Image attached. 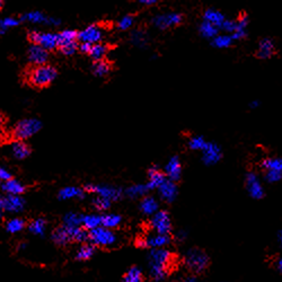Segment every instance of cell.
Listing matches in <instances>:
<instances>
[{
  "label": "cell",
  "mask_w": 282,
  "mask_h": 282,
  "mask_svg": "<svg viewBox=\"0 0 282 282\" xmlns=\"http://www.w3.org/2000/svg\"><path fill=\"white\" fill-rule=\"evenodd\" d=\"M276 54V47L270 39H263L259 44V50L255 56L260 59H267Z\"/></svg>",
  "instance_id": "20"
},
{
  "label": "cell",
  "mask_w": 282,
  "mask_h": 282,
  "mask_svg": "<svg viewBox=\"0 0 282 282\" xmlns=\"http://www.w3.org/2000/svg\"><path fill=\"white\" fill-rule=\"evenodd\" d=\"M84 215L76 212H68L63 217V225L67 227H81L83 226Z\"/></svg>",
  "instance_id": "28"
},
{
  "label": "cell",
  "mask_w": 282,
  "mask_h": 282,
  "mask_svg": "<svg viewBox=\"0 0 282 282\" xmlns=\"http://www.w3.org/2000/svg\"><path fill=\"white\" fill-rule=\"evenodd\" d=\"M132 43L137 46H145L147 44V35L142 30H134L131 36Z\"/></svg>",
  "instance_id": "42"
},
{
  "label": "cell",
  "mask_w": 282,
  "mask_h": 282,
  "mask_svg": "<svg viewBox=\"0 0 282 282\" xmlns=\"http://www.w3.org/2000/svg\"><path fill=\"white\" fill-rule=\"evenodd\" d=\"M84 190L86 192L95 193V194H97V196L107 199L110 201H119L122 198V190L119 188H114V186L87 184L85 185Z\"/></svg>",
  "instance_id": "7"
},
{
  "label": "cell",
  "mask_w": 282,
  "mask_h": 282,
  "mask_svg": "<svg viewBox=\"0 0 282 282\" xmlns=\"http://www.w3.org/2000/svg\"><path fill=\"white\" fill-rule=\"evenodd\" d=\"M19 24V20L14 18V17H7L5 19H1L0 22V30L1 33H5V30L8 29H12V27H15Z\"/></svg>",
  "instance_id": "43"
},
{
  "label": "cell",
  "mask_w": 282,
  "mask_h": 282,
  "mask_svg": "<svg viewBox=\"0 0 282 282\" xmlns=\"http://www.w3.org/2000/svg\"><path fill=\"white\" fill-rule=\"evenodd\" d=\"M46 229V223L44 219H36L34 220L32 223H30L29 226V230L34 235L37 236H43L44 233H45Z\"/></svg>",
  "instance_id": "36"
},
{
  "label": "cell",
  "mask_w": 282,
  "mask_h": 282,
  "mask_svg": "<svg viewBox=\"0 0 282 282\" xmlns=\"http://www.w3.org/2000/svg\"><path fill=\"white\" fill-rule=\"evenodd\" d=\"M203 18H205V20H207V22L216 25L217 27H222L223 22L226 20L222 13L212 8H209L206 10L205 14H203Z\"/></svg>",
  "instance_id": "24"
},
{
  "label": "cell",
  "mask_w": 282,
  "mask_h": 282,
  "mask_svg": "<svg viewBox=\"0 0 282 282\" xmlns=\"http://www.w3.org/2000/svg\"><path fill=\"white\" fill-rule=\"evenodd\" d=\"M117 240L115 234L112 230L101 226L89 232V242L96 246H111Z\"/></svg>",
  "instance_id": "6"
},
{
  "label": "cell",
  "mask_w": 282,
  "mask_h": 282,
  "mask_svg": "<svg viewBox=\"0 0 282 282\" xmlns=\"http://www.w3.org/2000/svg\"><path fill=\"white\" fill-rule=\"evenodd\" d=\"M95 253V247L93 244H85L79 249V251L77 252L76 259L79 261H86L89 260L91 256L94 255Z\"/></svg>",
  "instance_id": "35"
},
{
  "label": "cell",
  "mask_w": 282,
  "mask_h": 282,
  "mask_svg": "<svg viewBox=\"0 0 282 282\" xmlns=\"http://www.w3.org/2000/svg\"><path fill=\"white\" fill-rule=\"evenodd\" d=\"M41 129H42V122L37 119L30 118V119H23L14 128V137L17 140H26L34 134H36Z\"/></svg>",
  "instance_id": "3"
},
{
  "label": "cell",
  "mask_w": 282,
  "mask_h": 282,
  "mask_svg": "<svg viewBox=\"0 0 282 282\" xmlns=\"http://www.w3.org/2000/svg\"><path fill=\"white\" fill-rule=\"evenodd\" d=\"M0 178L3 182H8L10 179H13V175L9 171H7L6 168H0Z\"/></svg>",
  "instance_id": "48"
},
{
  "label": "cell",
  "mask_w": 282,
  "mask_h": 282,
  "mask_svg": "<svg viewBox=\"0 0 282 282\" xmlns=\"http://www.w3.org/2000/svg\"><path fill=\"white\" fill-rule=\"evenodd\" d=\"M91 44H89V43H80L79 44V47H78V49H79V51L81 53H88L89 54V52H90V50H91Z\"/></svg>",
  "instance_id": "49"
},
{
  "label": "cell",
  "mask_w": 282,
  "mask_h": 282,
  "mask_svg": "<svg viewBox=\"0 0 282 282\" xmlns=\"http://www.w3.org/2000/svg\"><path fill=\"white\" fill-rule=\"evenodd\" d=\"M110 70L111 66L104 60L96 61V62H94L93 66H91V71H93V74L97 77L106 76V74L110 73Z\"/></svg>",
  "instance_id": "34"
},
{
  "label": "cell",
  "mask_w": 282,
  "mask_h": 282,
  "mask_svg": "<svg viewBox=\"0 0 282 282\" xmlns=\"http://www.w3.org/2000/svg\"><path fill=\"white\" fill-rule=\"evenodd\" d=\"M121 223V216L117 213H107V215L102 216V226L107 229L117 228Z\"/></svg>",
  "instance_id": "29"
},
{
  "label": "cell",
  "mask_w": 282,
  "mask_h": 282,
  "mask_svg": "<svg viewBox=\"0 0 282 282\" xmlns=\"http://www.w3.org/2000/svg\"><path fill=\"white\" fill-rule=\"evenodd\" d=\"M185 263L192 272L201 273L208 267L209 257L202 250L192 249L186 253Z\"/></svg>",
  "instance_id": "4"
},
{
  "label": "cell",
  "mask_w": 282,
  "mask_h": 282,
  "mask_svg": "<svg viewBox=\"0 0 282 282\" xmlns=\"http://www.w3.org/2000/svg\"><path fill=\"white\" fill-rule=\"evenodd\" d=\"M150 223L152 228L156 230V233L162 234V235H168L172 230L171 218H169L168 212L165 211V210L156 212L151 217Z\"/></svg>",
  "instance_id": "8"
},
{
  "label": "cell",
  "mask_w": 282,
  "mask_h": 282,
  "mask_svg": "<svg viewBox=\"0 0 282 282\" xmlns=\"http://www.w3.org/2000/svg\"><path fill=\"white\" fill-rule=\"evenodd\" d=\"M10 152L16 159H25L30 154V149L26 142L22 140H16L10 145Z\"/></svg>",
  "instance_id": "18"
},
{
  "label": "cell",
  "mask_w": 282,
  "mask_h": 282,
  "mask_svg": "<svg viewBox=\"0 0 282 282\" xmlns=\"http://www.w3.org/2000/svg\"><path fill=\"white\" fill-rule=\"evenodd\" d=\"M78 34L79 33H77L76 30H64L61 33L58 34V36H59V47L77 43Z\"/></svg>",
  "instance_id": "26"
},
{
  "label": "cell",
  "mask_w": 282,
  "mask_h": 282,
  "mask_svg": "<svg viewBox=\"0 0 282 282\" xmlns=\"http://www.w3.org/2000/svg\"><path fill=\"white\" fill-rule=\"evenodd\" d=\"M223 157L222 148L215 142H207L202 150V161L206 165H215Z\"/></svg>",
  "instance_id": "11"
},
{
  "label": "cell",
  "mask_w": 282,
  "mask_h": 282,
  "mask_svg": "<svg viewBox=\"0 0 282 282\" xmlns=\"http://www.w3.org/2000/svg\"><path fill=\"white\" fill-rule=\"evenodd\" d=\"M156 2H157V1H156V0H140L141 5H146V6L155 5Z\"/></svg>",
  "instance_id": "51"
},
{
  "label": "cell",
  "mask_w": 282,
  "mask_h": 282,
  "mask_svg": "<svg viewBox=\"0 0 282 282\" xmlns=\"http://www.w3.org/2000/svg\"><path fill=\"white\" fill-rule=\"evenodd\" d=\"M262 167L267 171H276L282 173V159L267 158L262 162Z\"/></svg>",
  "instance_id": "37"
},
{
  "label": "cell",
  "mask_w": 282,
  "mask_h": 282,
  "mask_svg": "<svg viewBox=\"0 0 282 282\" xmlns=\"http://www.w3.org/2000/svg\"><path fill=\"white\" fill-rule=\"evenodd\" d=\"M57 69L50 64H43V66L34 67L27 74L29 83L34 87L44 88L53 83L57 78Z\"/></svg>",
  "instance_id": "2"
},
{
  "label": "cell",
  "mask_w": 282,
  "mask_h": 282,
  "mask_svg": "<svg viewBox=\"0 0 282 282\" xmlns=\"http://www.w3.org/2000/svg\"><path fill=\"white\" fill-rule=\"evenodd\" d=\"M165 172L167 174V178L169 181L178 182L181 178L182 174V164L179 162L178 156H174L169 159L167 164L165 166Z\"/></svg>",
  "instance_id": "14"
},
{
  "label": "cell",
  "mask_w": 282,
  "mask_h": 282,
  "mask_svg": "<svg viewBox=\"0 0 282 282\" xmlns=\"http://www.w3.org/2000/svg\"><path fill=\"white\" fill-rule=\"evenodd\" d=\"M102 226V216L98 215H87L84 216L83 227L85 229L90 230L96 229Z\"/></svg>",
  "instance_id": "31"
},
{
  "label": "cell",
  "mask_w": 282,
  "mask_h": 282,
  "mask_svg": "<svg viewBox=\"0 0 282 282\" xmlns=\"http://www.w3.org/2000/svg\"><path fill=\"white\" fill-rule=\"evenodd\" d=\"M84 196H85L84 190L76 188V186H67V188L60 190L59 192V199L61 200H70L74 198L83 199Z\"/></svg>",
  "instance_id": "23"
},
{
  "label": "cell",
  "mask_w": 282,
  "mask_h": 282,
  "mask_svg": "<svg viewBox=\"0 0 282 282\" xmlns=\"http://www.w3.org/2000/svg\"><path fill=\"white\" fill-rule=\"evenodd\" d=\"M218 29L219 27L203 19V22L200 24L199 32L203 37H207V39H215L217 34H218Z\"/></svg>",
  "instance_id": "27"
},
{
  "label": "cell",
  "mask_w": 282,
  "mask_h": 282,
  "mask_svg": "<svg viewBox=\"0 0 282 282\" xmlns=\"http://www.w3.org/2000/svg\"><path fill=\"white\" fill-rule=\"evenodd\" d=\"M2 190L7 193V194L19 195L25 192V186L23 185V183H20L19 181H17V179L13 178L8 182L2 183Z\"/></svg>",
  "instance_id": "22"
},
{
  "label": "cell",
  "mask_w": 282,
  "mask_h": 282,
  "mask_svg": "<svg viewBox=\"0 0 282 282\" xmlns=\"http://www.w3.org/2000/svg\"><path fill=\"white\" fill-rule=\"evenodd\" d=\"M93 203H94V207L97 210H100V211H105V210H107L108 208H110L112 201H110V200H107V199L101 198V196H97V198L94 199Z\"/></svg>",
  "instance_id": "44"
},
{
  "label": "cell",
  "mask_w": 282,
  "mask_h": 282,
  "mask_svg": "<svg viewBox=\"0 0 282 282\" xmlns=\"http://www.w3.org/2000/svg\"><path fill=\"white\" fill-rule=\"evenodd\" d=\"M183 17L181 14L178 13H168V14H162V15H157L152 18V24L156 27L161 30H167L171 29L173 26L178 25L182 23Z\"/></svg>",
  "instance_id": "10"
},
{
  "label": "cell",
  "mask_w": 282,
  "mask_h": 282,
  "mask_svg": "<svg viewBox=\"0 0 282 282\" xmlns=\"http://www.w3.org/2000/svg\"><path fill=\"white\" fill-rule=\"evenodd\" d=\"M142 281V272L137 267H131L127 273L124 274L123 282H141Z\"/></svg>",
  "instance_id": "39"
},
{
  "label": "cell",
  "mask_w": 282,
  "mask_h": 282,
  "mask_svg": "<svg viewBox=\"0 0 282 282\" xmlns=\"http://www.w3.org/2000/svg\"><path fill=\"white\" fill-rule=\"evenodd\" d=\"M171 243V237L169 235H162V234L156 233L155 235H150L146 237V244L147 247H150L151 250L162 249Z\"/></svg>",
  "instance_id": "19"
},
{
  "label": "cell",
  "mask_w": 282,
  "mask_h": 282,
  "mask_svg": "<svg viewBox=\"0 0 282 282\" xmlns=\"http://www.w3.org/2000/svg\"><path fill=\"white\" fill-rule=\"evenodd\" d=\"M183 282H198V281H196L195 278L191 277V278H188V279H185Z\"/></svg>",
  "instance_id": "52"
},
{
  "label": "cell",
  "mask_w": 282,
  "mask_h": 282,
  "mask_svg": "<svg viewBox=\"0 0 282 282\" xmlns=\"http://www.w3.org/2000/svg\"><path fill=\"white\" fill-rule=\"evenodd\" d=\"M24 227H25V222L20 218L10 219L9 222L6 223V230L10 234L19 233L20 230L24 229Z\"/></svg>",
  "instance_id": "38"
},
{
  "label": "cell",
  "mask_w": 282,
  "mask_h": 282,
  "mask_svg": "<svg viewBox=\"0 0 282 282\" xmlns=\"http://www.w3.org/2000/svg\"><path fill=\"white\" fill-rule=\"evenodd\" d=\"M246 188L250 195L254 199H261L264 196L262 186H261L257 176L254 173H249L246 175Z\"/></svg>",
  "instance_id": "15"
},
{
  "label": "cell",
  "mask_w": 282,
  "mask_h": 282,
  "mask_svg": "<svg viewBox=\"0 0 282 282\" xmlns=\"http://www.w3.org/2000/svg\"><path fill=\"white\" fill-rule=\"evenodd\" d=\"M102 30L97 25H89L78 34V40L81 43H89L91 45L97 44L102 40Z\"/></svg>",
  "instance_id": "12"
},
{
  "label": "cell",
  "mask_w": 282,
  "mask_h": 282,
  "mask_svg": "<svg viewBox=\"0 0 282 282\" xmlns=\"http://www.w3.org/2000/svg\"><path fill=\"white\" fill-rule=\"evenodd\" d=\"M29 39L35 45L42 46L46 51H52L59 47V36L54 33H40L37 30H30Z\"/></svg>",
  "instance_id": "5"
},
{
  "label": "cell",
  "mask_w": 282,
  "mask_h": 282,
  "mask_svg": "<svg viewBox=\"0 0 282 282\" xmlns=\"http://www.w3.org/2000/svg\"><path fill=\"white\" fill-rule=\"evenodd\" d=\"M0 208L2 211L9 213H18L25 208V200L19 195L7 194L0 199Z\"/></svg>",
  "instance_id": "9"
},
{
  "label": "cell",
  "mask_w": 282,
  "mask_h": 282,
  "mask_svg": "<svg viewBox=\"0 0 282 282\" xmlns=\"http://www.w3.org/2000/svg\"><path fill=\"white\" fill-rule=\"evenodd\" d=\"M278 269H279L282 272V257L279 261H278Z\"/></svg>",
  "instance_id": "53"
},
{
  "label": "cell",
  "mask_w": 282,
  "mask_h": 282,
  "mask_svg": "<svg viewBox=\"0 0 282 282\" xmlns=\"http://www.w3.org/2000/svg\"><path fill=\"white\" fill-rule=\"evenodd\" d=\"M106 53H107V46L104 45V44L97 43V44H94V45L91 46L89 56H90L91 59H93L95 62H96V61L103 60L104 57L106 56Z\"/></svg>",
  "instance_id": "33"
},
{
  "label": "cell",
  "mask_w": 282,
  "mask_h": 282,
  "mask_svg": "<svg viewBox=\"0 0 282 282\" xmlns=\"http://www.w3.org/2000/svg\"><path fill=\"white\" fill-rule=\"evenodd\" d=\"M47 18H49V17H46L43 13L36 12V10L26 13L25 15L22 16V20H25V22L33 23V24H41V23L46 24Z\"/></svg>",
  "instance_id": "32"
},
{
  "label": "cell",
  "mask_w": 282,
  "mask_h": 282,
  "mask_svg": "<svg viewBox=\"0 0 282 282\" xmlns=\"http://www.w3.org/2000/svg\"><path fill=\"white\" fill-rule=\"evenodd\" d=\"M47 25H53V26H58L60 25V19L54 18V17H49L47 18Z\"/></svg>",
  "instance_id": "50"
},
{
  "label": "cell",
  "mask_w": 282,
  "mask_h": 282,
  "mask_svg": "<svg viewBox=\"0 0 282 282\" xmlns=\"http://www.w3.org/2000/svg\"><path fill=\"white\" fill-rule=\"evenodd\" d=\"M132 25H134V17L130 16V15L122 17V18L120 19V22H119V24H118L119 29L122 30H129Z\"/></svg>",
  "instance_id": "45"
},
{
  "label": "cell",
  "mask_w": 282,
  "mask_h": 282,
  "mask_svg": "<svg viewBox=\"0 0 282 282\" xmlns=\"http://www.w3.org/2000/svg\"><path fill=\"white\" fill-rule=\"evenodd\" d=\"M140 210L144 215L154 216L158 212V202L152 196H145L140 201Z\"/></svg>",
  "instance_id": "21"
},
{
  "label": "cell",
  "mask_w": 282,
  "mask_h": 282,
  "mask_svg": "<svg viewBox=\"0 0 282 282\" xmlns=\"http://www.w3.org/2000/svg\"><path fill=\"white\" fill-rule=\"evenodd\" d=\"M280 242H281V244H282V232L280 233Z\"/></svg>",
  "instance_id": "55"
},
{
  "label": "cell",
  "mask_w": 282,
  "mask_h": 282,
  "mask_svg": "<svg viewBox=\"0 0 282 282\" xmlns=\"http://www.w3.org/2000/svg\"><path fill=\"white\" fill-rule=\"evenodd\" d=\"M159 195L166 202H173L178 196V186L175 182L169 181L167 178L158 189Z\"/></svg>",
  "instance_id": "16"
},
{
  "label": "cell",
  "mask_w": 282,
  "mask_h": 282,
  "mask_svg": "<svg viewBox=\"0 0 282 282\" xmlns=\"http://www.w3.org/2000/svg\"><path fill=\"white\" fill-rule=\"evenodd\" d=\"M207 141L205 140V138L201 137V135H193V137L190 138L189 140V147L192 150H203V148L206 147Z\"/></svg>",
  "instance_id": "41"
},
{
  "label": "cell",
  "mask_w": 282,
  "mask_h": 282,
  "mask_svg": "<svg viewBox=\"0 0 282 282\" xmlns=\"http://www.w3.org/2000/svg\"><path fill=\"white\" fill-rule=\"evenodd\" d=\"M150 277L155 282H162L166 279L167 269L171 266L173 255L165 249L151 250L148 256Z\"/></svg>",
  "instance_id": "1"
},
{
  "label": "cell",
  "mask_w": 282,
  "mask_h": 282,
  "mask_svg": "<svg viewBox=\"0 0 282 282\" xmlns=\"http://www.w3.org/2000/svg\"><path fill=\"white\" fill-rule=\"evenodd\" d=\"M149 175V182L147 183V186L149 190H154V189H159L163 183H164L166 179V176L162 171H159V168L157 166H152L151 168H149L148 171Z\"/></svg>",
  "instance_id": "17"
},
{
  "label": "cell",
  "mask_w": 282,
  "mask_h": 282,
  "mask_svg": "<svg viewBox=\"0 0 282 282\" xmlns=\"http://www.w3.org/2000/svg\"><path fill=\"white\" fill-rule=\"evenodd\" d=\"M27 57H29L30 63H33L35 67H39L46 63L47 59H49V52L42 46L32 44L27 51Z\"/></svg>",
  "instance_id": "13"
},
{
  "label": "cell",
  "mask_w": 282,
  "mask_h": 282,
  "mask_svg": "<svg viewBox=\"0 0 282 282\" xmlns=\"http://www.w3.org/2000/svg\"><path fill=\"white\" fill-rule=\"evenodd\" d=\"M222 29L225 30L226 32H232L234 34L237 30V22H234V20H225Z\"/></svg>",
  "instance_id": "46"
},
{
  "label": "cell",
  "mask_w": 282,
  "mask_h": 282,
  "mask_svg": "<svg viewBox=\"0 0 282 282\" xmlns=\"http://www.w3.org/2000/svg\"><path fill=\"white\" fill-rule=\"evenodd\" d=\"M233 37L228 35H217L212 40V45L218 47V49H225L228 47L233 43Z\"/></svg>",
  "instance_id": "40"
},
{
  "label": "cell",
  "mask_w": 282,
  "mask_h": 282,
  "mask_svg": "<svg viewBox=\"0 0 282 282\" xmlns=\"http://www.w3.org/2000/svg\"><path fill=\"white\" fill-rule=\"evenodd\" d=\"M149 191L147 184H135L125 190V194L131 199H137L144 196Z\"/></svg>",
  "instance_id": "30"
},
{
  "label": "cell",
  "mask_w": 282,
  "mask_h": 282,
  "mask_svg": "<svg viewBox=\"0 0 282 282\" xmlns=\"http://www.w3.org/2000/svg\"><path fill=\"white\" fill-rule=\"evenodd\" d=\"M52 240L57 244V245L64 246V245H67V244L70 242L71 237L69 235V233H68V230H67L66 227L62 225L61 227H59V228H57L52 233Z\"/></svg>",
  "instance_id": "25"
},
{
  "label": "cell",
  "mask_w": 282,
  "mask_h": 282,
  "mask_svg": "<svg viewBox=\"0 0 282 282\" xmlns=\"http://www.w3.org/2000/svg\"><path fill=\"white\" fill-rule=\"evenodd\" d=\"M179 238H184L185 237V232H183V230H181V232L178 233V235Z\"/></svg>",
  "instance_id": "54"
},
{
  "label": "cell",
  "mask_w": 282,
  "mask_h": 282,
  "mask_svg": "<svg viewBox=\"0 0 282 282\" xmlns=\"http://www.w3.org/2000/svg\"><path fill=\"white\" fill-rule=\"evenodd\" d=\"M266 178L270 182H276L282 178V173L276 172V171H267L266 173Z\"/></svg>",
  "instance_id": "47"
}]
</instances>
